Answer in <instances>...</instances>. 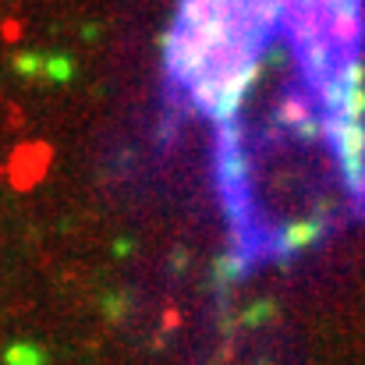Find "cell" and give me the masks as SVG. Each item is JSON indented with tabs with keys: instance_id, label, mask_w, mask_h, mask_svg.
<instances>
[{
	"instance_id": "cell-1",
	"label": "cell",
	"mask_w": 365,
	"mask_h": 365,
	"mask_svg": "<svg viewBox=\"0 0 365 365\" xmlns=\"http://www.w3.org/2000/svg\"><path fill=\"white\" fill-rule=\"evenodd\" d=\"M7 362H11V365H39V362H43V355H39L36 348L18 344V348H11V351H7Z\"/></svg>"
}]
</instances>
